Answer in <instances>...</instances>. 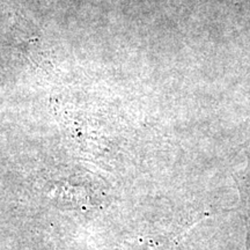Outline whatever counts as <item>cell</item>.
I'll return each instance as SVG.
<instances>
[{
  "instance_id": "obj_1",
  "label": "cell",
  "mask_w": 250,
  "mask_h": 250,
  "mask_svg": "<svg viewBox=\"0 0 250 250\" xmlns=\"http://www.w3.org/2000/svg\"><path fill=\"white\" fill-rule=\"evenodd\" d=\"M247 227V250H250V165L239 183Z\"/></svg>"
}]
</instances>
